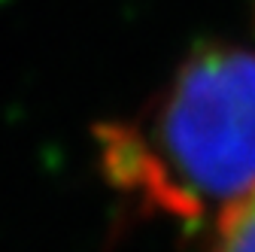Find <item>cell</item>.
<instances>
[{"mask_svg":"<svg viewBox=\"0 0 255 252\" xmlns=\"http://www.w3.org/2000/svg\"><path fill=\"white\" fill-rule=\"evenodd\" d=\"M195 252H255V192L210 219Z\"/></svg>","mask_w":255,"mask_h":252,"instance_id":"2","label":"cell"},{"mask_svg":"<svg viewBox=\"0 0 255 252\" xmlns=\"http://www.w3.org/2000/svg\"><path fill=\"white\" fill-rule=\"evenodd\" d=\"M119 192L182 222H210L255 192V49H195L131 122L98 131Z\"/></svg>","mask_w":255,"mask_h":252,"instance_id":"1","label":"cell"}]
</instances>
